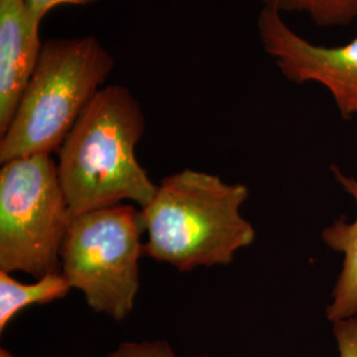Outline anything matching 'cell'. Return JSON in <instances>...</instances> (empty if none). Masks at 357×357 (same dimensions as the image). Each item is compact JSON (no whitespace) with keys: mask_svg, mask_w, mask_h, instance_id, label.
<instances>
[{"mask_svg":"<svg viewBox=\"0 0 357 357\" xmlns=\"http://www.w3.org/2000/svg\"><path fill=\"white\" fill-rule=\"evenodd\" d=\"M340 357H357V317L332 323Z\"/></svg>","mask_w":357,"mask_h":357,"instance_id":"cell-12","label":"cell"},{"mask_svg":"<svg viewBox=\"0 0 357 357\" xmlns=\"http://www.w3.org/2000/svg\"><path fill=\"white\" fill-rule=\"evenodd\" d=\"M143 233L141 209L128 203L72 218L61 249V273L94 312L121 321L134 310Z\"/></svg>","mask_w":357,"mask_h":357,"instance_id":"cell-5","label":"cell"},{"mask_svg":"<svg viewBox=\"0 0 357 357\" xmlns=\"http://www.w3.org/2000/svg\"><path fill=\"white\" fill-rule=\"evenodd\" d=\"M146 131L141 103L122 85L97 93L57 151V175L72 216L131 202L144 208L158 191L137 159Z\"/></svg>","mask_w":357,"mask_h":357,"instance_id":"cell-1","label":"cell"},{"mask_svg":"<svg viewBox=\"0 0 357 357\" xmlns=\"http://www.w3.org/2000/svg\"><path fill=\"white\" fill-rule=\"evenodd\" d=\"M115 66L94 36L43 43L38 65L8 130L0 139V163L57 153Z\"/></svg>","mask_w":357,"mask_h":357,"instance_id":"cell-3","label":"cell"},{"mask_svg":"<svg viewBox=\"0 0 357 357\" xmlns=\"http://www.w3.org/2000/svg\"><path fill=\"white\" fill-rule=\"evenodd\" d=\"M72 218L52 153L1 165V271H22L38 280L61 273V249Z\"/></svg>","mask_w":357,"mask_h":357,"instance_id":"cell-4","label":"cell"},{"mask_svg":"<svg viewBox=\"0 0 357 357\" xmlns=\"http://www.w3.org/2000/svg\"><path fill=\"white\" fill-rule=\"evenodd\" d=\"M26 1V10L31 13V16L41 23L44 16L51 13L53 8L63 4H73V6H88L91 3L100 1V0H24Z\"/></svg>","mask_w":357,"mask_h":357,"instance_id":"cell-13","label":"cell"},{"mask_svg":"<svg viewBox=\"0 0 357 357\" xmlns=\"http://www.w3.org/2000/svg\"><path fill=\"white\" fill-rule=\"evenodd\" d=\"M248 197L246 185L204 171L185 168L167 176L141 209L144 257L178 271L230 265L255 243V228L241 213Z\"/></svg>","mask_w":357,"mask_h":357,"instance_id":"cell-2","label":"cell"},{"mask_svg":"<svg viewBox=\"0 0 357 357\" xmlns=\"http://www.w3.org/2000/svg\"><path fill=\"white\" fill-rule=\"evenodd\" d=\"M257 31L264 50L289 81L319 84L330 91L343 118L357 115V36L342 47L315 45L270 8L261 10Z\"/></svg>","mask_w":357,"mask_h":357,"instance_id":"cell-6","label":"cell"},{"mask_svg":"<svg viewBox=\"0 0 357 357\" xmlns=\"http://www.w3.org/2000/svg\"><path fill=\"white\" fill-rule=\"evenodd\" d=\"M262 8L306 15L319 26H344L357 20V0H258Z\"/></svg>","mask_w":357,"mask_h":357,"instance_id":"cell-10","label":"cell"},{"mask_svg":"<svg viewBox=\"0 0 357 357\" xmlns=\"http://www.w3.org/2000/svg\"><path fill=\"white\" fill-rule=\"evenodd\" d=\"M70 290L63 273L47 275L35 283H22L0 270V332L26 307L63 299Z\"/></svg>","mask_w":357,"mask_h":357,"instance_id":"cell-9","label":"cell"},{"mask_svg":"<svg viewBox=\"0 0 357 357\" xmlns=\"http://www.w3.org/2000/svg\"><path fill=\"white\" fill-rule=\"evenodd\" d=\"M197 357H209L208 355H202V356H197Z\"/></svg>","mask_w":357,"mask_h":357,"instance_id":"cell-14","label":"cell"},{"mask_svg":"<svg viewBox=\"0 0 357 357\" xmlns=\"http://www.w3.org/2000/svg\"><path fill=\"white\" fill-rule=\"evenodd\" d=\"M0 357H15L10 351L1 348ZM107 357H184L178 356L167 340L125 342L110 352Z\"/></svg>","mask_w":357,"mask_h":357,"instance_id":"cell-11","label":"cell"},{"mask_svg":"<svg viewBox=\"0 0 357 357\" xmlns=\"http://www.w3.org/2000/svg\"><path fill=\"white\" fill-rule=\"evenodd\" d=\"M331 169L336 181L352 196L357 206V178L345 175L336 166ZM321 238L331 250L343 255L342 271L332 290L331 303L326 310L327 319L333 323L357 317V215L351 222L343 217L335 220L321 231Z\"/></svg>","mask_w":357,"mask_h":357,"instance_id":"cell-8","label":"cell"},{"mask_svg":"<svg viewBox=\"0 0 357 357\" xmlns=\"http://www.w3.org/2000/svg\"><path fill=\"white\" fill-rule=\"evenodd\" d=\"M40 24L24 0H0V135L10 128L38 65Z\"/></svg>","mask_w":357,"mask_h":357,"instance_id":"cell-7","label":"cell"}]
</instances>
